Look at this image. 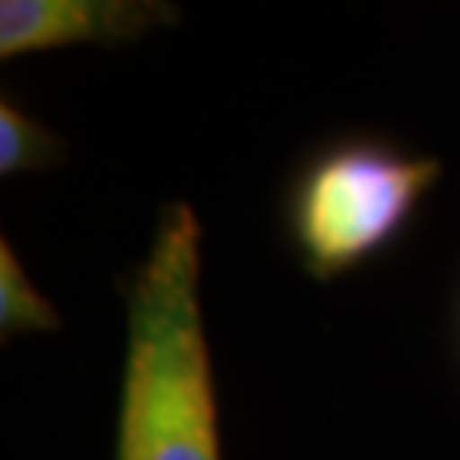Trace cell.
<instances>
[{"instance_id": "3957f363", "label": "cell", "mask_w": 460, "mask_h": 460, "mask_svg": "<svg viewBox=\"0 0 460 460\" xmlns=\"http://www.w3.org/2000/svg\"><path fill=\"white\" fill-rule=\"evenodd\" d=\"M178 21L181 11L164 0H4L0 58L75 45L123 49Z\"/></svg>"}, {"instance_id": "7a4b0ae2", "label": "cell", "mask_w": 460, "mask_h": 460, "mask_svg": "<svg viewBox=\"0 0 460 460\" xmlns=\"http://www.w3.org/2000/svg\"><path fill=\"white\" fill-rule=\"evenodd\" d=\"M444 164L378 137H338L294 167L283 191V235L317 283L345 277L393 249L437 188Z\"/></svg>"}, {"instance_id": "277c9868", "label": "cell", "mask_w": 460, "mask_h": 460, "mask_svg": "<svg viewBox=\"0 0 460 460\" xmlns=\"http://www.w3.org/2000/svg\"><path fill=\"white\" fill-rule=\"evenodd\" d=\"M68 157V144L58 133L31 116L7 89L0 96V174H34V171H55Z\"/></svg>"}, {"instance_id": "5b68a950", "label": "cell", "mask_w": 460, "mask_h": 460, "mask_svg": "<svg viewBox=\"0 0 460 460\" xmlns=\"http://www.w3.org/2000/svg\"><path fill=\"white\" fill-rule=\"evenodd\" d=\"M58 328H62V314L28 279L11 239L0 235V338L14 341L21 334Z\"/></svg>"}, {"instance_id": "6da1fadb", "label": "cell", "mask_w": 460, "mask_h": 460, "mask_svg": "<svg viewBox=\"0 0 460 460\" xmlns=\"http://www.w3.org/2000/svg\"><path fill=\"white\" fill-rule=\"evenodd\" d=\"M201 279V222L167 201L147 256L116 279L127 314L113 460H222Z\"/></svg>"}]
</instances>
